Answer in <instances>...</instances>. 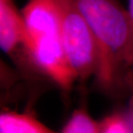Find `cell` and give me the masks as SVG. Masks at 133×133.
I'll return each instance as SVG.
<instances>
[{
    "label": "cell",
    "instance_id": "obj_8",
    "mask_svg": "<svg viewBox=\"0 0 133 133\" xmlns=\"http://www.w3.org/2000/svg\"><path fill=\"white\" fill-rule=\"evenodd\" d=\"M129 87H131V99H130V102H129V120L130 122L133 125V77L131 81V83H130Z\"/></svg>",
    "mask_w": 133,
    "mask_h": 133
},
{
    "label": "cell",
    "instance_id": "obj_9",
    "mask_svg": "<svg viewBox=\"0 0 133 133\" xmlns=\"http://www.w3.org/2000/svg\"><path fill=\"white\" fill-rule=\"evenodd\" d=\"M127 10L129 12L130 17H131L132 27H133V0H128V6H127Z\"/></svg>",
    "mask_w": 133,
    "mask_h": 133
},
{
    "label": "cell",
    "instance_id": "obj_2",
    "mask_svg": "<svg viewBox=\"0 0 133 133\" xmlns=\"http://www.w3.org/2000/svg\"><path fill=\"white\" fill-rule=\"evenodd\" d=\"M26 35L28 65L64 91L77 76L66 58L55 0H29L21 10Z\"/></svg>",
    "mask_w": 133,
    "mask_h": 133
},
{
    "label": "cell",
    "instance_id": "obj_1",
    "mask_svg": "<svg viewBox=\"0 0 133 133\" xmlns=\"http://www.w3.org/2000/svg\"><path fill=\"white\" fill-rule=\"evenodd\" d=\"M91 29L99 53L96 79L105 90L129 87L133 77V27L119 0H74Z\"/></svg>",
    "mask_w": 133,
    "mask_h": 133
},
{
    "label": "cell",
    "instance_id": "obj_7",
    "mask_svg": "<svg viewBox=\"0 0 133 133\" xmlns=\"http://www.w3.org/2000/svg\"><path fill=\"white\" fill-rule=\"evenodd\" d=\"M100 123V133H133L132 124L120 113L111 114Z\"/></svg>",
    "mask_w": 133,
    "mask_h": 133
},
{
    "label": "cell",
    "instance_id": "obj_3",
    "mask_svg": "<svg viewBox=\"0 0 133 133\" xmlns=\"http://www.w3.org/2000/svg\"><path fill=\"white\" fill-rule=\"evenodd\" d=\"M60 16L63 45L77 79L96 76L99 53L91 29L74 0H55Z\"/></svg>",
    "mask_w": 133,
    "mask_h": 133
},
{
    "label": "cell",
    "instance_id": "obj_4",
    "mask_svg": "<svg viewBox=\"0 0 133 133\" xmlns=\"http://www.w3.org/2000/svg\"><path fill=\"white\" fill-rule=\"evenodd\" d=\"M26 35L21 11L14 0H0V46L5 54L19 62H26Z\"/></svg>",
    "mask_w": 133,
    "mask_h": 133
},
{
    "label": "cell",
    "instance_id": "obj_6",
    "mask_svg": "<svg viewBox=\"0 0 133 133\" xmlns=\"http://www.w3.org/2000/svg\"><path fill=\"white\" fill-rule=\"evenodd\" d=\"M101 123L90 116L85 109L75 110L61 133H100Z\"/></svg>",
    "mask_w": 133,
    "mask_h": 133
},
{
    "label": "cell",
    "instance_id": "obj_5",
    "mask_svg": "<svg viewBox=\"0 0 133 133\" xmlns=\"http://www.w3.org/2000/svg\"><path fill=\"white\" fill-rule=\"evenodd\" d=\"M0 133H55L27 113L4 111L0 116Z\"/></svg>",
    "mask_w": 133,
    "mask_h": 133
}]
</instances>
